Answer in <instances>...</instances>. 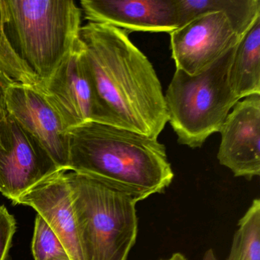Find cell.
<instances>
[{
    "mask_svg": "<svg viewBox=\"0 0 260 260\" xmlns=\"http://www.w3.org/2000/svg\"><path fill=\"white\" fill-rule=\"evenodd\" d=\"M181 26L205 13L222 12L240 37L260 18V0H178Z\"/></svg>",
    "mask_w": 260,
    "mask_h": 260,
    "instance_id": "cell-14",
    "label": "cell"
},
{
    "mask_svg": "<svg viewBox=\"0 0 260 260\" xmlns=\"http://www.w3.org/2000/svg\"><path fill=\"white\" fill-rule=\"evenodd\" d=\"M242 38L224 13L200 15L170 33L176 70L199 74L235 47Z\"/></svg>",
    "mask_w": 260,
    "mask_h": 260,
    "instance_id": "cell-8",
    "label": "cell"
},
{
    "mask_svg": "<svg viewBox=\"0 0 260 260\" xmlns=\"http://www.w3.org/2000/svg\"><path fill=\"white\" fill-rule=\"evenodd\" d=\"M38 88L58 115L66 132L90 121L108 124L85 63L81 41Z\"/></svg>",
    "mask_w": 260,
    "mask_h": 260,
    "instance_id": "cell-6",
    "label": "cell"
},
{
    "mask_svg": "<svg viewBox=\"0 0 260 260\" xmlns=\"http://www.w3.org/2000/svg\"><path fill=\"white\" fill-rule=\"evenodd\" d=\"M6 101L9 115L42 144L60 170L69 171L68 132L38 86L12 85Z\"/></svg>",
    "mask_w": 260,
    "mask_h": 260,
    "instance_id": "cell-11",
    "label": "cell"
},
{
    "mask_svg": "<svg viewBox=\"0 0 260 260\" xmlns=\"http://www.w3.org/2000/svg\"><path fill=\"white\" fill-rule=\"evenodd\" d=\"M16 83L39 86L40 81L13 49L0 22V118L7 114V89Z\"/></svg>",
    "mask_w": 260,
    "mask_h": 260,
    "instance_id": "cell-15",
    "label": "cell"
},
{
    "mask_svg": "<svg viewBox=\"0 0 260 260\" xmlns=\"http://www.w3.org/2000/svg\"><path fill=\"white\" fill-rule=\"evenodd\" d=\"M217 158L235 177L260 176V95L239 101L220 130Z\"/></svg>",
    "mask_w": 260,
    "mask_h": 260,
    "instance_id": "cell-9",
    "label": "cell"
},
{
    "mask_svg": "<svg viewBox=\"0 0 260 260\" xmlns=\"http://www.w3.org/2000/svg\"><path fill=\"white\" fill-rule=\"evenodd\" d=\"M88 22L127 33H172L181 26L178 0H82Z\"/></svg>",
    "mask_w": 260,
    "mask_h": 260,
    "instance_id": "cell-10",
    "label": "cell"
},
{
    "mask_svg": "<svg viewBox=\"0 0 260 260\" xmlns=\"http://www.w3.org/2000/svg\"><path fill=\"white\" fill-rule=\"evenodd\" d=\"M237 45L199 74L175 71L164 97L168 122L179 144L192 149L202 147L208 137L220 132L240 101L230 84Z\"/></svg>",
    "mask_w": 260,
    "mask_h": 260,
    "instance_id": "cell-4",
    "label": "cell"
},
{
    "mask_svg": "<svg viewBox=\"0 0 260 260\" xmlns=\"http://www.w3.org/2000/svg\"><path fill=\"white\" fill-rule=\"evenodd\" d=\"M81 9L73 0H0V22L40 83L78 46Z\"/></svg>",
    "mask_w": 260,
    "mask_h": 260,
    "instance_id": "cell-3",
    "label": "cell"
},
{
    "mask_svg": "<svg viewBox=\"0 0 260 260\" xmlns=\"http://www.w3.org/2000/svg\"><path fill=\"white\" fill-rule=\"evenodd\" d=\"M67 170L42 179L21 194L14 205L37 211L60 239L71 260H87L73 206Z\"/></svg>",
    "mask_w": 260,
    "mask_h": 260,
    "instance_id": "cell-12",
    "label": "cell"
},
{
    "mask_svg": "<svg viewBox=\"0 0 260 260\" xmlns=\"http://www.w3.org/2000/svg\"><path fill=\"white\" fill-rule=\"evenodd\" d=\"M202 260H218L217 259V256H216L215 252H214V249H208L206 252L204 253L203 258Z\"/></svg>",
    "mask_w": 260,
    "mask_h": 260,
    "instance_id": "cell-19",
    "label": "cell"
},
{
    "mask_svg": "<svg viewBox=\"0 0 260 260\" xmlns=\"http://www.w3.org/2000/svg\"><path fill=\"white\" fill-rule=\"evenodd\" d=\"M31 250L35 260H58L69 257L60 239L39 214L35 221Z\"/></svg>",
    "mask_w": 260,
    "mask_h": 260,
    "instance_id": "cell-17",
    "label": "cell"
},
{
    "mask_svg": "<svg viewBox=\"0 0 260 260\" xmlns=\"http://www.w3.org/2000/svg\"><path fill=\"white\" fill-rule=\"evenodd\" d=\"M58 260H71V258H70V257H66V258H60V259Z\"/></svg>",
    "mask_w": 260,
    "mask_h": 260,
    "instance_id": "cell-21",
    "label": "cell"
},
{
    "mask_svg": "<svg viewBox=\"0 0 260 260\" xmlns=\"http://www.w3.org/2000/svg\"><path fill=\"white\" fill-rule=\"evenodd\" d=\"M157 260H188L185 255L181 253V252H175L172 254L169 258H160Z\"/></svg>",
    "mask_w": 260,
    "mask_h": 260,
    "instance_id": "cell-20",
    "label": "cell"
},
{
    "mask_svg": "<svg viewBox=\"0 0 260 260\" xmlns=\"http://www.w3.org/2000/svg\"><path fill=\"white\" fill-rule=\"evenodd\" d=\"M83 58L108 124L158 139L168 122L157 74L124 30L88 22L80 35Z\"/></svg>",
    "mask_w": 260,
    "mask_h": 260,
    "instance_id": "cell-1",
    "label": "cell"
},
{
    "mask_svg": "<svg viewBox=\"0 0 260 260\" xmlns=\"http://www.w3.org/2000/svg\"><path fill=\"white\" fill-rule=\"evenodd\" d=\"M226 260H260V199L252 200L237 224Z\"/></svg>",
    "mask_w": 260,
    "mask_h": 260,
    "instance_id": "cell-16",
    "label": "cell"
},
{
    "mask_svg": "<svg viewBox=\"0 0 260 260\" xmlns=\"http://www.w3.org/2000/svg\"><path fill=\"white\" fill-rule=\"evenodd\" d=\"M16 231L14 216L4 205H0V260H7Z\"/></svg>",
    "mask_w": 260,
    "mask_h": 260,
    "instance_id": "cell-18",
    "label": "cell"
},
{
    "mask_svg": "<svg viewBox=\"0 0 260 260\" xmlns=\"http://www.w3.org/2000/svg\"><path fill=\"white\" fill-rule=\"evenodd\" d=\"M58 170L42 144L8 112L0 118V192L13 205L21 194Z\"/></svg>",
    "mask_w": 260,
    "mask_h": 260,
    "instance_id": "cell-7",
    "label": "cell"
},
{
    "mask_svg": "<svg viewBox=\"0 0 260 260\" xmlns=\"http://www.w3.org/2000/svg\"><path fill=\"white\" fill-rule=\"evenodd\" d=\"M67 179L87 260H127L137 241V202L84 175Z\"/></svg>",
    "mask_w": 260,
    "mask_h": 260,
    "instance_id": "cell-5",
    "label": "cell"
},
{
    "mask_svg": "<svg viewBox=\"0 0 260 260\" xmlns=\"http://www.w3.org/2000/svg\"><path fill=\"white\" fill-rule=\"evenodd\" d=\"M230 84L239 100L260 95V18L236 47Z\"/></svg>",
    "mask_w": 260,
    "mask_h": 260,
    "instance_id": "cell-13",
    "label": "cell"
},
{
    "mask_svg": "<svg viewBox=\"0 0 260 260\" xmlns=\"http://www.w3.org/2000/svg\"><path fill=\"white\" fill-rule=\"evenodd\" d=\"M69 171L95 179L141 202L164 193L174 173L158 139L103 123L68 131Z\"/></svg>",
    "mask_w": 260,
    "mask_h": 260,
    "instance_id": "cell-2",
    "label": "cell"
}]
</instances>
